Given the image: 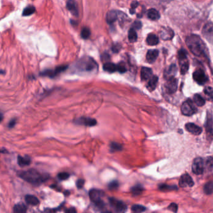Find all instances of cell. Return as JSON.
<instances>
[{
	"instance_id": "83f0119b",
	"label": "cell",
	"mask_w": 213,
	"mask_h": 213,
	"mask_svg": "<svg viewBox=\"0 0 213 213\" xmlns=\"http://www.w3.org/2000/svg\"><path fill=\"white\" fill-rule=\"evenodd\" d=\"M146 43L150 46L156 45L159 43V38L156 35L154 34H150L146 38Z\"/></svg>"
},
{
	"instance_id": "bcb514c9",
	"label": "cell",
	"mask_w": 213,
	"mask_h": 213,
	"mask_svg": "<svg viewBox=\"0 0 213 213\" xmlns=\"http://www.w3.org/2000/svg\"><path fill=\"white\" fill-rule=\"evenodd\" d=\"M141 27L142 24L140 21H135L133 25V28H134V30H139L141 28Z\"/></svg>"
},
{
	"instance_id": "2e32d148",
	"label": "cell",
	"mask_w": 213,
	"mask_h": 213,
	"mask_svg": "<svg viewBox=\"0 0 213 213\" xmlns=\"http://www.w3.org/2000/svg\"><path fill=\"white\" fill-rule=\"evenodd\" d=\"M121 12L112 10L109 11L106 16V20L108 23L109 24H113L117 20V19L119 18Z\"/></svg>"
},
{
	"instance_id": "60d3db41",
	"label": "cell",
	"mask_w": 213,
	"mask_h": 213,
	"mask_svg": "<svg viewBox=\"0 0 213 213\" xmlns=\"http://www.w3.org/2000/svg\"><path fill=\"white\" fill-rule=\"evenodd\" d=\"M69 174L68 173H65V172H63V173H59L58 174V178L60 180H66L69 178Z\"/></svg>"
},
{
	"instance_id": "7a4b0ae2",
	"label": "cell",
	"mask_w": 213,
	"mask_h": 213,
	"mask_svg": "<svg viewBox=\"0 0 213 213\" xmlns=\"http://www.w3.org/2000/svg\"><path fill=\"white\" fill-rule=\"evenodd\" d=\"M186 43L189 50L195 56H203L206 55L207 48L206 44L199 36L193 35L188 36Z\"/></svg>"
},
{
	"instance_id": "d590c367",
	"label": "cell",
	"mask_w": 213,
	"mask_h": 213,
	"mask_svg": "<svg viewBox=\"0 0 213 213\" xmlns=\"http://www.w3.org/2000/svg\"><path fill=\"white\" fill-rule=\"evenodd\" d=\"M110 149L111 152H116L122 150L123 146L121 144L116 143V142H113L110 145Z\"/></svg>"
},
{
	"instance_id": "4dcf8cb0",
	"label": "cell",
	"mask_w": 213,
	"mask_h": 213,
	"mask_svg": "<svg viewBox=\"0 0 213 213\" xmlns=\"http://www.w3.org/2000/svg\"><path fill=\"white\" fill-rule=\"evenodd\" d=\"M128 39L131 43L136 42L137 39V35L136 30L134 28H131L128 32Z\"/></svg>"
},
{
	"instance_id": "277c9868",
	"label": "cell",
	"mask_w": 213,
	"mask_h": 213,
	"mask_svg": "<svg viewBox=\"0 0 213 213\" xmlns=\"http://www.w3.org/2000/svg\"><path fill=\"white\" fill-rule=\"evenodd\" d=\"M104 196V193L97 189H92L89 192V196L90 200L94 204L96 207H98L101 211L104 209L105 203L102 199V197Z\"/></svg>"
},
{
	"instance_id": "8d00e7d4",
	"label": "cell",
	"mask_w": 213,
	"mask_h": 213,
	"mask_svg": "<svg viewBox=\"0 0 213 213\" xmlns=\"http://www.w3.org/2000/svg\"><path fill=\"white\" fill-rule=\"evenodd\" d=\"M132 211L134 212H144L146 210V207L142 206V205H139V204H135L133 205L131 207Z\"/></svg>"
},
{
	"instance_id": "484cf974",
	"label": "cell",
	"mask_w": 213,
	"mask_h": 213,
	"mask_svg": "<svg viewBox=\"0 0 213 213\" xmlns=\"http://www.w3.org/2000/svg\"><path fill=\"white\" fill-rule=\"evenodd\" d=\"M158 82V77L156 76H152L150 79V81L148 83V86H147L148 89L151 91L154 90L157 86Z\"/></svg>"
},
{
	"instance_id": "cb8c5ba5",
	"label": "cell",
	"mask_w": 213,
	"mask_h": 213,
	"mask_svg": "<svg viewBox=\"0 0 213 213\" xmlns=\"http://www.w3.org/2000/svg\"><path fill=\"white\" fill-rule=\"evenodd\" d=\"M148 18L153 21L158 20L160 18V13L156 9H150L148 11Z\"/></svg>"
},
{
	"instance_id": "ac0fdd59",
	"label": "cell",
	"mask_w": 213,
	"mask_h": 213,
	"mask_svg": "<svg viewBox=\"0 0 213 213\" xmlns=\"http://www.w3.org/2000/svg\"><path fill=\"white\" fill-rule=\"evenodd\" d=\"M161 38L164 40H170L174 37V32L169 28H163L160 33Z\"/></svg>"
},
{
	"instance_id": "44dd1931",
	"label": "cell",
	"mask_w": 213,
	"mask_h": 213,
	"mask_svg": "<svg viewBox=\"0 0 213 213\" xmlns=\"http://www.w3.org/2000/svg\"><path fill=\"white\" fill-rule=\"evenodd\" d=\"M31 158L29 156H18V165L21 167H25L27 166L30 165L31 164Z\"/></svg>"
},
{
	"instance_id": "30bf717a",
	"label": "cell",
	"mask_w": 213,
	"mask_h": 213,
	"mask_svg": "<svg viewBox=\"0 0 213 213\" xmlns=\"http://www.w3.org/2000/svg\"><path fill=\"white\" fill-rule=\"evenodd\" d=\"M193 76L195 81L201 85L205 84L207 81V77L204 73V71L201 69H196L194 72Z\"/></svg>"
},
{
	"instance_id": "7dc6e473",
	"label": "cell",
	"mask_w": 213,
	"mask_h": 213,
	"mask_svg": "<svg viewBox=\"0 0 213 213\" xmlns=\"http://www.w3.org/2000/svg\"><path fill=\"white\" fill-rule=\"evenodd\" d=\"M16 123V120L15 119H13L12 120H11L8 124V128H13Z\"/></svg>"
},
{
	"instance_id": "ba28073f",
	"label": "cell",
	"mask_w": 213,
	"mask_h": 213,
	"mask_svg": "<svg viewBox=\"0 0 213 213\" xmlns=\"http://www.w3.org/2000/svg\"><path fill=\"white\" fill-rule=\"evenodd\" d=\"M68 66L64 65V66H60L59 67L56 68L55 69H48L45 70L43 73H41L42 76H48L50 78H54L56 75H59V73L64 72V71L67 69Z\"/></svg>"
},
{
	"instance_id": "5bb4252c",
	"label": "cell",
	"mask_w": 213,
	"mask_h": 213,
	"mask_svg": "<svg viewBox=\"0 0 213 213\" xmlns=\"http://www.w3.org/2000/svg\"><path fill=\"white\" fill-rule=\"evenodd\" d=\"M179 184L181 187H191L193 186L194 182L191 177L188 174H184L182 176H181L179 179Z\"/></svg>"
},
{
	"instance_id": "f35d334b",
	"label": "cell",
	"mask_w": 213,
	"mask_h": 213,
	"mask_svg": "<svg viewBox=\"0 0 213 213\" xmlns=\"http://www.w3.org/2000/svg\"><path fill=\"white\" fill-rule=\"evenodd\" d=\"M159 189L162 191H170L177 189V187L175 186H168L166 184H162L159 186Z\"/></svg>"
},
{
	"instance_id": "7bdbcfd3",
	"label": "cell",
	"mask_w": 213,
	"mask_h": 213,
	"mask_svg": "<svg viewBox=\"0 0 213 213\" xmlns=\"http://www.w3.org/2000/svg\"><path fill=\"white\" fill-rule=\"evenodd\" d=\"M84 180L83 179H79L77 180L76 184V186L78 189H81L84 185Z\"/></svg>"
},
{
	"instance_id": "b9f144b4",
	"label": "cell",
	"mask_w": 213,
	"mask_h": 213,
	"mask_svg": "<svg viewBox=\"0 0 213 213\" xmlns=\"http://www.w3.org/2000/svg\"><path fill=\"white\" fill-rule=\"evenodd\" d=\"M118 187H119V183H118L117 181H111L108 184V187L110 189H117Z\"/></svg>"
},
{
	"instance_id": "9c48e42d",
	"label": "cell",
	"mask_w": 213,
	"mask_h": 213,
	"mask_svg": "<svg viewBox=\"0 0 213 213\" xmlns=\"http://www.w3.org/2000/svg\"><path fill=\"white\" fill-rule=\"evenodd\" d=\"M75 124L86 126H94L96 125L97 121L89 117H80L75 120Z\"/></svg>"
},
{
	"instance_id": "f907efd6",
	"label": "cell",
	"mask_w": 213,
	"mask_h": 213,
	"mask_svg": "<svg viewBox=\"0 0 213 213\" xmlns=\"http://www.w3.org/2000/svg\"><path fill=\"white\" fill-rule=\"evenodd\" d=\"M163 2H168V1H171V0H162Z\"/></svg>"
},
{
	"instance_id": "f546056e",
	"label": "cell",
	"mask_w": 213,
	"mask_h": 213,
	"mask_svg": "<svg viewBox=\"0 0 213 213\" xmlns=\"http://www.w3.org/2000/svg\"><path fill=\"white\" fill-rule=\"evenodd\" d=\"M193 100L195 104L198 106H203L205 104V100L200 95V94H196L193 97Z\"/></svg>"
},
{
	"instance_id": "d6986e66",
	"label": "cell",
	"mask_w": 213,
	"mask_h": 213,
	"mask_svg": "<svg viewBox=\"0 0 213 213\" xmlns=\"http://www.w3.org/2000/svg\"><path fill=\"white\" fill-rule=\"evenodd\" d=\"M153 75V71L151 68L147 67L142 68L141 71V78L143 81L150 80Z\"/></svg>"
},
{
	"instance_id": "ab89813d",
	"label": "cell",
	"mask_w": 213,
	"mask_h": 213,
	"mask_svg": "<svg viewBox=\"0 0 213 213\" xmlns=\"http://www.w3.org/2000/svg\"><path fill=\"white\" fill-rule=\"evenodd\" d=\"M117 72H120V73H124L126 72L127 68L126 67L125 64L123 62H121L119 64H117Z\"/></svg>"
},
{
	"instance_id": "3957f363",
	"label": "cell",
	"mask_w": 213,
	"mask_h": 213,
	"mask_svg": "<svg viewBox=\"0 0 213 213\" xmlns=\"http://www.w3.org/2000/svg\"><path fill=\"white\" fill-rule=\"evenodd\" d=\"M76 67L80 72H90L95 69L98 67V64L91 58L84 57L78 61Z\"/></svg>"
},
{
	"instance_id": "4fadbf2b",
	"label": "cell",
	"mask_w": 213,
	"mask_h": 213,
	"mask_svg": "<svg viewBox=\"0 0 213 213\" xmlns=\"http://www.w3.org/2000/svg\"><path fill=\"white\" fill-rule=\"evenodd\" d=\"M203 34L209 42H213V23H207L203 29Z\"/></svg>"
},
{
	"instance_id": "52a82bcc",
	"label": "cell",
	"mask_w": 213,
	"mask_h": 213,
	"mask_svg": "<svg viewBox=\"0 0 213 213\" xmlns=\"http://www.w3.org/2000/svg\"><path fill=\"white\" fill-rule=\"evenodd\" d=\"M196 109L190 100L183 103L181 106V112L184 116H191L196 112Z\"/></svg>"
},
{
	"instance_id": "1f68e13d",
	"label": "cell",
	"mask_w": 213,
	"mask_h": 213,
	"mask_svg": "<svg viewBox=\"0 0 213 213\" xmlns=\"http://www.w3.org/2000/svg\"><path fill=\"white\" fill-rule=\"evenodd\" d=\"M143 190H144V189L143 186L138 184L131 188V193L134 196H137L141 194L142 192L143 191Z\"/></svg>"
},
{
	"instance_id": "74e56055",
	"label": "cell",
	"mask_w": 213,
	"mask_h": 213,
	"mask_svg": "<svg viewBox=\"0 0 213 213\" xmlns=\"http://www.w3.org/2000/svg\"><path fill=\"white\" fill-rule=\"evenodd\" d=\"M90 35H91V31L88 28L84 27L81 30V36L83 39H88L90 36Z\"/></svg>"
},
{
	"instance_id": "9a60e30c",
	"label": "cell",
	"mask_w": 213,
	"mask_h": 213,
	"mask_svg": "<svg viewBox=\"0 0 213 213\" xmlns=\"http://www.w3.org/2000/svg\"><path fill=\"white\" fill-rule=\"evenodd\" d=\"M66 8L74 16H78L79 15L78 6L75 0H68L66 3Z\"/></svg>"
},
{
	"instance_id": "ee69618b",
	"label": "cell",
	"mask_w": 213,
	"mask_h": 213,
	"mask_svg": "<svg viewBox=\"0 0 213 213\" xmlns=\"http://www.w3.org/2000/svg\"><path fill=\"white\" fill-rule=\"evenodd\" d=\"M168 209L173 212H177V210H178V205L175 203H171L169 207H168Z\"/></svg>"
},
{
	"instance_id": "c3c4849f",
	"label": "cell",
	"mask_w": 213,
	"mask_h": 213,
	"mask_svg": "<svg viewBox=\"0 0 213 213\" xmlns=\"http://www.w3.org/2000/svg\"><path fill=\"white\" fill-rule=\"evenodd\" d=\"M113 52H117V51H119L120 50V46L119 45H117V46H114L113 47Z\"/></svg>"
},
{
	"instance_id": "5b68a950",
	"label": "cell",
	"mask_w": 213,
	"mask_h": 213,
	"mask_svg": "<svg viewBox=\"0 0 213 213\" xmlns=\"http://www.w3.org/2000/svg\"><path fill=\"white\" fill-rule=\"evenodd\" d=\"M178 58L179 60L181 73L182 75H185L189 69V62L186 51L184 49L180 50L178 52Z\"/></svg>"
},
{
	"instance_id": "8992f818",
	"label": "cell",
	"mask_w": 213,
	"mask_h": 213,
	"mask_svg": "<svg viewBox=\"0 0 213 213\" xmlns=\"http://www.w3.org/2000/svg\"><path fill=\"white\" fill-rule=\"evenodd\" d=\"M109 204L111 207L117 212H125L127 211L128 207L123 201L114 198L109 199Z\"/></svg>"
},
{
	"instance_id": "e0dca14e",
	"label": "cell",
	"mask_w": 213,
	"mask_h": 213,
	"mask_svg": "<svg viewBox=\"0 0 213 213\" xmlns=\"http://www.w3.org/2000/svg\"><path fill=\"white\" fill-rule=\"evenodd\" d=\"M186 129L195 135H199L202 133V129L198 126V125L194 124V123H187L185 126Z\"/></svg>"
},
{
	"instance_id": "ffe728a7",
	"label": "cell",
	"mask_w": 213,
	"mask_h": 213,
	"mask_svg": "<svg viewBox=\"0 0 213 213\" xmlns=\"http://www.w3.org/2000/svg\"><path fill=\"white\" fill-rule=\"evenodd\" d=\"M159 55V51L157 50H149L146 54V59L148 63H154Z\"/></svg>"
},
{
	"instance_id": "836d02e7",
	"label": "cell",
	"mask_w": 213,
	"mask_h": 213,
	"mask_svg": "<svg viewBox=\"0 0 213 213\" xmlns=\"http://www.w3.org/2000/svg\"><path fill=\"white\" fill-rule=\"evenodd\" d=\"M204 92L209 100L213 101V88L212 87H206L204 90Z\"/></svg>"
},
{
	"instance_id": "4316f807",
	"label": "cell",
	"mask_w": 213,
	"mask_h": 213,
	"mask_svg": "<svg viewBox=\"0 0 213 213\" xmlns=\"http://www.w3.org/2000/svg\"><path fill=\"white\" fill-rule=\"evenodd\" d=\"M25 201L27 204L31 206H36L39 203V201L37 197L30 195H28L25 196Z\"/></svg>"
},
{
	"instance_id": "7402d4cb",
	"label": "cell",
	"mask_w": 213,
	"mask_h": 213,
	"mask_svg": "<svg viewBox=\"0 0 213 213\" xmlns=\"http://www.w3.org/2000/svg\"><path fill=\"white\" fill-rule=\"evenodd\" d=\"M103 69L106 72L112 73L117 72V65L113 63L108 62L103 65Z\"/></svg>"
},
{
	"instance_id": "d4e9b609",
	"label": "cell",
	"mask_w": 213,
	"mask_h": 213,
	"mask_svg": "<svg viewBox=\"0 0 213 213\" xmlns=\"http://www.w3.org/2000/svg\"><path fill=\"white\" fill-rule=\"evenodd\" d=\"M176 72H177V67L176 64H171L166 70V72L165 76L166 77L168 78V79L172 77H174Z\"/></svg>"
},
{
	"instance_id": "f1b7e54d",
	"label": "cell",
	"mask_w": 213,
	"mask_h": 213,
	"mask_svg": "<svg viewBox=\"0 0 213 213\" xmlns=\"http://www.w3.org/2000/svg\"><path fill=\"white\" fill-rule=\"evenodd\" d=\"M27 211V207L23 203H18L13 207V211L16 213H25Z\"/></svg>"
},
{
	"instance_id": "603a6c76",
	"label": "cell",
	"mask_w": 213,
	"mask_h": 213,
	"mask_svg": "<svg viewBox=\"0 0 213 213\" xmlns=\"http://www.w3.org/2000/svg\"><path fill=\"white\" fill-rule=\"evenodd\" d=\"M206 133L207 134V137L209 139H213V128H212V121L209 117H207L206 125Z\"/></svg>"
},
{
	"instance_id": "681fc988",
	"label": "cell",
	"mask_w": 213,
	"mask_h": 213,
	"mask_svg": "<svg viewBox=\"0 0 213 213\" xmlns=\"http://www.w3.org/2000/svg\"><path fill=\"white\" fill-rule=\"evenodd\" d=\"M65 212H76V210L75 209V208H73V207H72V208H70V209H66V211H65Z\"/></svg>"
},
{
	"instance_id": "8fae6325",
	"label": "cell",
	"mask_w": 213,
	"mask_h": 213,
	"mask_svg": "<svg viewBox=\"0 0 213 213\" xmlns=\"http://www.w3.org/2000/svg\"><path fill=\"white\" fill-rule=\"evenodd\" d=\"M192 171L196 174H201L204 171V162L201 158H196L192 165Z\"/></svg>"
},
{
	"instance_id": "f6af8a7d",
	"label": "cell",
	"mask_w": 213,
	"mask_h": 213,
	"mask_svg": "<svg viewBox=\"0 0 213 213\" xmlns=\"http://www.w3.org/2000/svg\"><path fill=\"white\" fill-rule=\"evenodd\" d=\"M138 6V3L136 2H134L131 4V8L130 9V13L131 14H134L135 11V9Z\"/></svg>"
},
{
	"instance_id": "7c38bea8",
	"label": "cell",
	"mask_w": 213,
	"mask_h": 213,
	"mask_svg": "<svg viewBox=\"0 0 213 213\" xmlns=\"http://www.w3.org/2000/svg\"><path fill=\"white\" fill-rule=\"evenodd\" d=\"M166 90L169 94L174 93L178 89V81L174 77L168 78L165 84Z\"/></svg>"
},
{
	"instance_id": "d6a6232c",
	"label": "cell",
	"mask_w": 213,
	"mask_h": 213,
	"mask_svg": "<svg viewBox=\"0 0 213 213\" xmlns=\"http://www.w3.org/2000/svg\"><path fill=\"white\" fill-rule=\"evenodd\" d=\"M204 191L206 195H211L213 193V182H208L204 185Z\"/></svg>"
},
{
	"instance_id": "6da1fadb",
	"label": "cell",
	"mask_w": 213,
	"mask_h": 213,
	"mask_svg": "<svg viewBox=\"0 0 213 213\" xmlns=\"http://www.w3.org/2000/svg\"><path fill=\"white\" fill-rule=\"evenodd\" d=\"M18 176L24 181L36 185L46 182L50 178L48 174L41 173L35 169L21 171L18 173Z\"/></svg>"
},
{
	"instance_id": "e575fe53",
	"label": "cell",
	"mask_w": 213,
	"mask_h": 213,
	"mask_svg": "<svg viewBox=\"0 0 213 213\" xmlns=\"http://www.w3.org/2000/svg\"><path fill=\"white\" fill-rule=\"evenodd\" d=\"M36 11V8L33 6H29L24 9L23 12V16H28L33 14Z\"/></svg>"
}]
</instances>
